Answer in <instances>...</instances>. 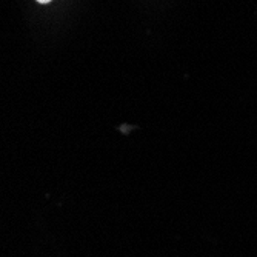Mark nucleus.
Masks as SVG:
<instances>
[{
	"instance_id": "1",
	"label": "nucleus",
	"mask_w": 257,
	"mask_h": 257,
	"mask_svg": "<svg viewBox=\"0 0 257 257\" xmlns=\"http://www.w3.org/2000/svg\"><path fill=\"white\" fill-rule=\"evenodd\" d=\"M36 2H39V4H43V5H45V4H50L51 0H36Z\"/></svg>"
}]
</instances>
